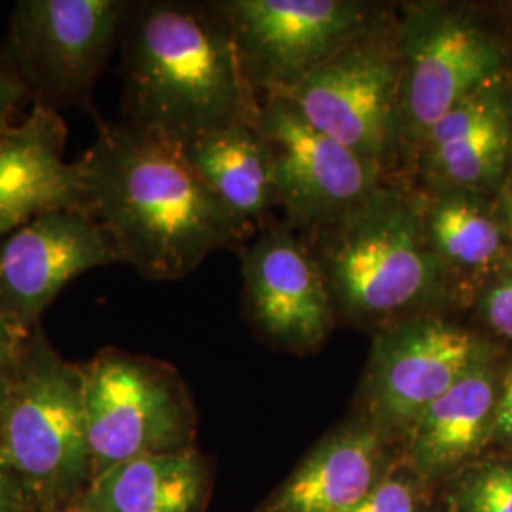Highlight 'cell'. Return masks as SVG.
Masks as SVG:
<instances>
[{
	"label": "cell",
	"instance_id": "cell-1",
	"mask_svg": "<svg viewBox=\"0 0 512 512\" xmlns=\"http://www.w3.org/2000/svg\"><path fill=\"white\" fill-rule=\"evenodd\" d=\"M97 137L76 162L84 205L114 243L122 264L150 281L194 272L205 256L239 249L253 224L215 196L183 147L95 116Z\"/></svg>",
	"mask_w": 512,
	"mask_h": 512
},
{
	"label": "cell",
	"instance_id": "cell-2",
	"mask_svg": "<svg viewBox=\"0 0 512 512\" xmlns=\"http://www.w3.org/2000/svg\"><path fill=\"white\" fill-rule=\"evenodd\" d=\"M126 122L177 145L239 122L260 101L219 2H131L124 23Z\"/></svg>",
	"mask_w": 512,
	"mask_h": 512
},
{
	"label": "cell",
	"instance_id": "cell-3",
	"mask_svg": "<svg viewBox=\"0 0 512 512\" xmlns=\"http://www.w3.org/2000/svg\"><path fill=\"white\" fill-rule=\"evenodd\" d=\"M304 241L349 323L384 332L458 308L427 236L423 194L408 179L387 181L348 219Z\"/></svg>",
	"mask_w": 512,
	"mask_h": 512
},
{
	"label": "cell",
	"instance_id": "cell-4",
	"mask_svg": "<svg viewBox=\"0 0 512 512\" xmlns=\"http://www.w3.org/2000/svg\"><path fill=\"white\" fill-rule=\"evenodd\" d=\"M0 452L35 512L76 505L92 484L82 365L63 359L40 327L6 384Z\"/></svg>",
	"mask_w": 512,
	"mask_h": 512
},
{
	"label": "cell",
	"instance_id": "cell-5",
	"mask_svg": "<svg viewBox=\"0 0 512 512\" xmlns=\"http://www.w3.org/2000/svg\"><path fill=\"white\" fill-rule=\"evenodd\" d=\"M401 27L397 8L353 38L285 95L311 126L380 167L406 177L401 124Z\"/></svg>",
	"mask_w": 512,
	"mask_h": 512
},
{
	"label": "cell",
	"instance_id": "cell-6",
	"mask_svg": "<svg viewBox=\"0 0 512 512\" xmlns=\"http://www.w3.org/2000/svg\"><path fill=\"white\" fill-rule=\"evenodd\" d=\"M406 177L427 131L484 84L505 74L495 6L423 0L397 8Z\"/></svg>",
	"mask_w": 512,
	"mask_h": 512
},
{
	"label": "cell",
	"instance_id": "cell-7",
	"mask_svg": "<svg viewBox=\"0 0 512 512\" xmlns=\"http://www.w3.org/2000/svg\"><path fill=\"white\" fill-rule=\"evenodd\" d=\"M82 372L93 478L128 459L194 446L196 414L175 370L105 348Z\"/></svg>",
	"mask_w": 512,
	"mask_h": 512
},
{
	"label": "cell",
	"instance_id": "cell-8",
	"mask_svg": "<svg viewBox=\"0 0 512 512\" xmlns=\"http://www.w3.org/2000/svg\"><path fill=\"white\" fill-rule=\"evenodd\" d=\"M124 0H19L0 67L35 103L88 105L93 86L122 38Z\"/></svg>",
	"mask_w": 512,
	"mask_h": 512
},
{
	"label": "cell",
	"instance_id": "cell-9",
	"mask_svg": "<svg viewBox=\"0 0 512 512\" xmlns=\"http://www.w3.org/2000/svg\"><path fill=\"white\" fill-rule=\"evenodd\" d=\"M258 101L285 95L389 8L359 0L219 2Z\"/></svg>",
	"mask_w": 512,
	"mask_h": 512
},
{
	"label": "cell",
	"instance_id": "cell-10",
	"mask_svg": "<svg viewBox=\"0 0 512 512\" xmlns=\"http://www.w3.org/2000/svg\"><path fill=\"white\" fill-rule=\"evenodd\" d=\"M256 129L270 154L277 205L302 239L334 228L393 181L313 128L287 97L260 101Z\"/></svg>",
	"mask_w": 512,
	"mask_h": 512
},
{
	"label": "cell",
	"instance_id": "cell-11",
	"mask_svg": "<svg viewBox=\"0 0 512 512\" xmlns=\"http://www.w3.org/2000/svg\"><path fill=\"white\" fill-rule=\"evenodd\" d=\"M492 355L482 336L442 313L378 332L366 378V416L385 435L408 437L431 404Z\"/></svg>",
	"mask_w": 512,
	"mask_h": 512
},
{
	"label": "cell",
	"instance_id": "cell-12",
	"mask_svg": "<svg viewBox=\"0 0 512 512\" xmlns=\"http://www.w3.org/2000/svg\"><path fill=\"white\" fill-rule=\"evenodd\" d=\"M243 304L253 329L275 348L317 349L336 323L329 285L291 226L266 230L241 249Z\"/></svg>",
	"mask_w": 512,
	"mask_h": 512
},
{
	"label": "cell",
	"instance_id": "cell-13",
	"mask_svg": "<svg viewBox=\"0 0 512 512\" xmlns=\"http://www.w3.org/2000/svg\"><path fill=\"white\" fill-rule=\"evenodd\" d=\"M116 262L114 243L86 209L42 213L0 239V310L23 329H38L73 279Z\"/></svg>",
	"mask_w": 512,
	"mask_h": 512
},
{
	"label": "cell",
	"instance_id": "cell-14",
	"mask_svg": "<svg viewBox=\"0 0 512 512\" xmlns=\"http://www.w3.org/2000/svg\"><path fill=\"white\" fill-rule=\"evenodd\" d=\"M512 167V92L505 74L444 114L416 148L408 181L421 192L492 196Z\"/></svg>",
	"mask_w": 512,
	"mask_h": 512
},
{
	"label": "cell",
	"instance_id": "cell-15",
	"mask_svg": "<svg viewBox=\"0 0 512 512\" xmlns=\"http://www.w3.org/2000/svg\"><path fill=\"white\" fill-rule=\"evenodd\" d=\"M67 126L57 110L33 103L14 122L0 118V239L42 213L86 209L80 171L65 160Z\"/></svg>",
	"mask_w": 512,
	"mask_h": 512
},
{
	"label": "cell",
	"instance_id": "cell-16",
	"mask_svg": "<svg viewBox=\"0 0 512 512\" xmlns=\"http://www.w3.org/2000/svg\"><path fill=\"white\" fill-rule=\"evenodd\" d=\"M423 194V219L433 251L450 281L458 308L512 264L511 243L495 196L467 192Z\"/></svg>",
	"mask_w": 512,
	"mask_h": 512
},
{
	"label": "cell",
	"instance_id": "cell-17",
	"mask_svg": "<svg viewBox=\"0 0 512 512\" xmlns=\"http://www.w3.org/2000/svg\"><path fill=\"white\" fill-rule=\"evenodd\" d=\"M385 433L368 416L313 448L268 512H351L382 476Z\"/></svg>",
	"mask_w": 512,
	"mask_h": 512
},
{
	"label": "cell",
	"instance_id": "cell-18",
	"mask_svg": "<svg viewBox=\"0 0 512 512\" xmlns=\"http://www.w3.org/2000/svg\"><path fill=\"white\" fill-rule=\"evenodd\" d=\"M501 374L494 355L473 366L408 433V459L421 478H439L475 458L494 435Z\"/></svg>",
	"mask_w": 512,
	"mask_h": 512
},
{
	"label": "cell",
	"instance_id": "cell-19",
	"mask_svg": "<svg viewBox=\"0 0 512 512\" xmlns=\"http://www.w3.org/2000/svg\"><path fill=\"white\" fill-rule=\"evenodd\" d=\"M207 495L209 469L192 446L110 467L76 505L88 512H202Z\"/></svg>",
	"mask_w": 512,
	"mask_h": 512
},
{
	"label": "cell",
	"instance_id": "cell-20",
	"mask_svg": "<svg viewBox=\"0 0 512 512\" xmlns=\"http://www.w3.org/2000/svg\"><path fill=\"white\" fill-rule=\"evenodd\" d=\"M183 150L220 202L241 219L253 224L277 205L270 154L256 124L239 122L203 133Z\"/></svg>",
	"mask_w": 512,
	"mask_h": 512
},
{
	"label": "cell",
	"instance_id": "cell-21",
	"mask_svg": "<svg viewBox=\"0 0 512 512\" xmlns=\"http://www.w3.org/2000/svg\"><path fill=\"white\" fill-rule=\"evenodd\" d=\"M458 512H512V465L492 463L465 476L456 492Z\"/></svg>",
	"mask_w": 512,
	"mask_h": 512
},
{
	"label": "cell",
	"instance_id": "cell-22",
	"mask_svg": "<svg viewBox=\"0 0 512 512\" xmlns=\"http://www.w3.org/2000/svg\"><path fill=\"white\" fill-rule=\"evenodd\" d=\"M473 306L488 329L512 342V264L480 289Z\"/></svg>",
	"mask_w": 512,
	"mask_h": 512
},
{
	"label": "cell",
	"instance_id": "cell-23",
	"mask_svg": "<svg viewBox=\"0 0 512 512\" xmlns=\"http://www.w3.org/2000/svg\"><path fill=\"white\" fill-rule=\"evenodd\" d=\"M351 512H421L416 486L403 476H385Z\"/></svg>",
	"mask_w": 512,
	"mask_h": 512
},
{
	"label": "cell",
	"instance_id": "cell-24",
	"mask_svg": "<svg viewBox=\"0 0 512 512\" xmlns=\"http://www.w3.org/2000/svg\"><path fill=\"white\" fill-rule=\"evenodd\" d=\"M35 330L23 329L0 310V378L12 374Z\"/></svg>",
	"mask_w": 512,
	"mask_h": 512
},
{
	"label": "cell",
	"instance_id": "cell-25",
	"mask_svg": "<svg viewBox=\"0 0 512 512\" xmlns=\"http://www.w3.org/2000/svg\"><path fill=\"white\" fill-rule=\"evenodd\" d=\"M0 512H35L18 476L0 452Z\"/></svg>",
	"mask_w": 512,
	"mask_h": 512
},
{
	"label": "cell",
	"instance_id": "cell-26",
	"mask_svg": "<svg viewBox=\"0 0 512 512\" xmlns=\"http://www.w3.org/2000/svg\"><path fill=\"white\" fill-rule=\"evenodd\" d=\"M492 439L512 446V365L501 372Z\"/></svg>",
	"mask_w": 512,
	"mask_h": 512
},
{
	"label": "cell",
	"instance_id": "cell-27",
	"mask_svg": "<svg viewBox=\"0 0 512 512\" xmlns=\"http://www.w3.org/2000/svg\"><path fill=\"white\" fill-rule=\"evenodd\" d=\"M27 99H31L29 93L23 90L16 78H12L0 67V118L16 114L19 105Z\"/></svg>",
	"mask_w": 512,
	"mask_h": 512
},
{
	"label": "cell",
	"instance_id": "cell-28",
	"mask_svg": "<svg viewBox=\"0 0 512 512\" xmlns=\"http://www.w3.org/2000/svg\"><path fill=\"white\" fill-rule=\"evenodd\" d=\"M494 6L499 31L503 38V48H505V78L512 92V2H501Z\"/></svg>",
	"mask_w": 512,
	"mask_h": 512
},
{
	"label": "cell",
	"instance_id": "cell-29",
	"mask_svg": "<svg viewBox=\"0 0 512 512\" xmlns=\"http://www.w3.org/2000/svg\"><path fill=\"white\" fill-rule=\"evenodd\" d=\"M495 205H497V211H499L501 220L505 224L512 251V167L509 175L505 177V181L501 184V188L495 194Z\"/></svg>",
	"mask_w": 512,
	"mask_h": 512
},
{
	"label": "cell",
	"instance_id": "cell-30",
	"mask_svg": "<svg viewBox=\"0 0 512 512\" xmlns=\"http://www.w3.org/2000/svg\"><path fill=\"white\" fill-rule=\"evenodd\" d=\"M8 378H10V376H6V378H0V408H2V401H4V393H6V384H8Z\"/></svg>",
	"mask_w": 512,
	"mask_h": 512
},
{
	"label": "cell",
	"instance_id": "cell-31",
	"mask_svg": "<svg viewBox=\"0 0 512 512\" xmlns=\"http://www.w3.org/2000/svg\"><path fill=\"white\" fill-rule=\"evenodd\" d=\"M48 512H88L84 511V509H80L78 505H71V507H65V509H57V511H48Z\"/></svg>",
	"mask_w": 512,
	"mask_h": 512
}]
</instances>
